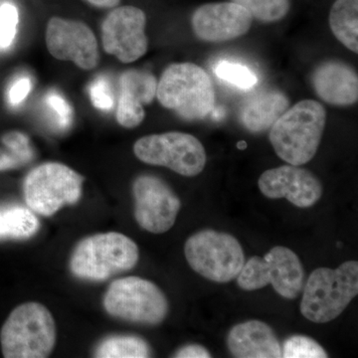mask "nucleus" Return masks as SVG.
<instances>
[{
    "instance_id": "obj_1",
    "label": "nucleus",
    "mask_w": 358,
    "mask_h": 358,
    "mask_svg": "<svg viewBox=\"0 0 358 358\" xmlns=\"http://www.w3.org/2000/svg\"><path fill=\"white\" fill-rule=\"evenodd\" d=\"M327 112L315 100H303L289 108L271 127L270 138L275 154L292 166H303L319 150Z\"/></svg>"
},
{
    "instance_id": "obj_2",
    "label": "nucleus",
    "mask_w": 358,
    "mask_h": 358,
    "mask_svg": "<svg viewBox=\"0 0 358 358\" xmlns=\"http://www.w3.org/2000/svg\"><path fill=\"white\" fill-rule=\"evenodd\" d=\"M157 98L162 107L186 121L205 119L215 106L210 77L193 63L169 65L157 82Z\"/></svg>"
},
{
    "instance_id": "obj_3",
    "label": "nucleus",
    "mask_w": 358,
    "mask_h": 358,
    "mask_svg": "<svg viewBox=\"0 0 358 358\" xmlns=\"http://www.w3.org/2000/svg\"><path fill=\"white\" fill-rule=\"evenodd\" d=\"M140 258L138 245L117 232L100 233L80 241L73 250L70 270L75 277L102 282L136 267Z\"/></svg>"
},
{
    "instance_id": "obj_4",
    "label": "nucleus",
    "mask_w": 358,
    "mask_h": 358,
    "mask_svg": "<svg viewBox=\"0 0 358 358\" xmlns=\"http://www.w3.org/2000/svg\"><path fill=\"white\" fill-rule=\"evenodd\" d=\"M358 294V263L338 268H317L310 275L301 301V313L315 324H326L343 313Z\"/></svg>"
},
{
    "instance_id": "obj_5",
    "label": "nucleus",
    "mask_w": 358,
    "mask_h": 358,
    "mask_svg": "<svg viewBox=\"0 0 358 358\" xmlns=\"http://www.w3.org/2000/svg\"><path fill=\"white\" fill-rule=\"evenodd\" d=\"M55 320L41 303H26L14 308L1 331L0 343L6 358H45L56 345Z\"/></svg>"
},
{
    "instance_id": "obj_6",
    "label": "nucleus",
    "mask_w": 358,
    "mask_h": 358,
    "mask_svg": "<svg viewBox=\"0 0 358 358\" xmlns=\"http://www.w3.org/2000/svg\"><path fill=\"white\" fill-rule=\"evenodd\" d=\"M103 308L115 319L155 326L169 313L166 294L155 284L140 277H124L110 285Z\"/></svg>"
},
{
    "instance_id": "obj_7",
    "label": "nucleus",
    "mask_w": 358,
    "mask_h": 358,
    "mask_svg": "<svg viewBox=\"0 0 358 358\" xmlns=\"http://www.w3.org/2000/svg\"><path fill=\"white\" fill-rule=\"evenodd\" d=\"M185 254L192 270L221 284L236 279L245 264L243 248L236 238L210 229L188 238Z\"/></svg>"
},
{
    "instance_id": "obj_8",
    "label": "nucleus",
    "mask_w": 358,
    "mask_h": 358,
    "mask_svg": "<svg viewBox=\"0 0 358 358\" xmlns=\"http://www.w3.org/2000/svg\"><path fill=\"white\" fill-rule=\"evenodd\" d=\"M83 183V176L71 167L60 162H45L26 176V204L35 213L50 217L65 205L79 201Z\"/></svg>"
},
{
    "instance_id": "obj_9",
    "label": "nucleus",
    "mask_w": 358,
    "mask_h": 358,
    "mask_svg": "<svg viewBox=\"0 0 358 358\" xmlns=\"http://www.w3.org/2000/svg\"><path fill=\"white\" fill-rule=\"evenodd\" d=\"M237 282L244 291H256L271 284L282 298L294 300L303 291L305 270L294 251L277 246L264 258H250L237 275Z\"/></svg>"
},
{
    "instance_id": "obj_10",
    "label": "nucleus",
    "mask_w": 358,
    "mask_h": 358,
    "mask_svg": "<svg viewBox=\"0 0 358 358\" xmlns=\"http://www.w3.org/2000/svg\"><path fill=\"white\" fill-rule=\"evenodd\" d=\"M134 152L145 164L167 167L187 178L199 176L206 164V152L199 138L180 131L143 136L134 143Z\"/></svg>"
},
{
    "instance_id": "obj_11",
    "label": "nucleus",
    "mask_w": 358,
    "mask_h": 358,
    "mask_svg": "<svg viewBox=\"0 0 358 358\" xmlns=\"http://www.w3.org/2000/svg\"><path fill=\"white\" fill-rule=\"evenodd\" d=\"M134 218L143 229L154 234L166 233L176 223L180 199L166 181L143 174L133 183Z\"/></svg>"
},
{
    "instance_id": "obj_12",
    "label": "nucleus",
    "mask_w": 358,
    "mask_h": 358,
    "mask_svg": "<svg viewBox=\"0 0 358 358\" xmlns=\"http://www.w3.org/2000/svg\"><path fill=\"white\" fill-rule=\"evenodd\" d=\"M147 15L134 6L117 7L102 24L103 50L122 63H133L145 55L148 39L145 34Z\"/></svg>"
},
{
    "instance_id": "obj_13",
    "label": "nucleus",
    "mask_w": 358,
    "mask_h": 358,
    "mask_svg": "<svg viewBox=\"0 0 358 358\" xmlns=\"http://www.w3.org/2000/svg\"><path fill=\"white\" fill-rule=\"evenodd\" d=\"M46 46L53 57L71 61L83 70L95 69L100 60L95 34L81 21L51 18L46 28Z\"/></svg>"
},
{
    "instance_id": "obj_14",
    "label": "nucleus",
    "mask_w": 358,
    "mask_h": 358,
    "mask_svg": "<svg viewBox=\"0 0 358 358\" xmlns=\"http://www.w3.org/2000/svg\"><path fill=\"white\" fill-rule=\"evenodd\" d=\"M253 17L235 2L206 3L192 14L193 33L197 38L211 43H222L239 38L251 29Z\"/></svg>"
},
{
    "instance_id": "obj_15",
    "label": "nucleus",
    "mask_w": 358,
    "mask_h": 358,
    "mask_svg": "<svg viewBox=\"0 0 358 358\" xmlns=\"http://www.w3.org/2000/svg\"><path fill=\"white\" fill-rule=\"evenodd\" d=\"M259 189L268 199H287L300 208H308L322 197V185L313 173L298 166L268 169L258 180Z\"/></svg>"
},
{
    "instance_id": "obj_16",
    "label": "nucleus",
    "mask_w": 358,
    "mask_h": 358,
    "mask_svg": "<svg viewBox=\"0 0 358 358\" xmlns=\"http://www.w3.org/2000/svg\"><path fill=\"white\" fill-rule=\"evenodd\" d=\"M120 86L117 121L124 128H136L145 117L143 105L152 103L157 96V79L147 71L131 69L122 73Z\"/></svg>"
},
{
    "instance_id": "obj_17",
    "label": "nucleus",
    "mask_w": 358,
    "mask_h": 358,
    "mask_svg": "<svg viewBox=\"0 0 358 358\" xmlns=\"http://www.w3.org/2000/svg\"><path fill=\"white\" fill-rule=\"evenodd\" d=\"M310 82L315 94L329 105L348 107L358 100V77L350 65L327 60L313 71Z\"/></svg>"
},
{
    "instance_id": "obj_18",
    "label": "nucleus",
    "mask_w": 358,
    "mask_h": 358,
    "mask_svg": "<svg viewBox=\"0 0 358 358\" xmlns=\"http://www.w3.org/2000/svg\"><path fill=\"white\" fill-rule=\"evenodd\" d=\"M227 346L234 357H282V346L274 331L261 320H248L233 327L228 334Z\"/></svg>"
},
{
    "instance_id": "obj_19",
    "label": "nucleus",
    "mask_w": 358,
    "mask_h": 358,
    "mask_svg": "<svg viewBox=\"0 0 358 358\" xmlns=\"http://www.w3.org/2000/svg\"><path fill=\"white\" fill-rule=\"evenodd\" d=\"M289 108L286 94L277 89H266L245 101L239 112L242 126L250 133H264Z\"/></svg>"
},
{
    "instance_id": "obj_20",
    "label": "nucleus",
    "mask_w": 358,
    "mask_h": 358,
    "mask_svg": "<svg viewBox=\"0 0 358 358\" xmlns=\"http://www.w3.org/2000/svg\"><path fill=\"white\" fill-rule=\"evenodd\" d=\"M329 21L336 38L358 53V0H336Z\"/></svg>"
},
{
    "instance_id": "obj_21",
    "label": "nucleus",
    "mask_w": 358,
    "mask_h": 358,
    "mask_svg": "<svg viewBox=\"0 0 358 358\" xmlns=\"http://www.w3.org/2000/svg\"><path fill=\"white\" fill-rule=\"evenodd\" d=\"M150 353V345L140 336L115 334L101 341L94 355L99 358H145Z\"/></svg>"
},
{
    "instance_id": "obj_22",
    "label": "nucleus",
    "mask_w": 358,
    "mask_h": 358,
    "mask_svg": "<svg viewBox=\"0 0 358 358\" xmlns=\"http://www.w3.org/2000/svg\"><path fill=\"white\" fill-rule=\"evenodd\" d=\"M40 223L31 209L21 206L0 209V239H26L36 234Z\"/></svg>"
},
{
    "instance_id": "obj_23",
    "label": "nucleus",
    "mask_w": 358,
    "mask_h": 358,
    "mask_svg": "<svg viewBox=\"0 0 358 358\" xmlns=\"http://www.w3.org/2000/svg\"><path fill=\"white\" fill-rule=\"evenodd\" d=\"M243 6L253 20L264 23L282 20L291 8V0H232Z\"/></svg>"
},
{
    "instance_id": "obj_24",
    "label": "nucleus",
    "mask_w": 358,
    "mask_h": 358,
    "mask_svg": "<svg viewBox=\"0 0 358 358\" xmlns=\"http://www.w3.org/2000/svg\"><path fill=\"white\" fill-rule=\"evenodd\" d=\"M282 357L326 358L327 353L315 339L306 336H293L282 343Z\"/></svg>"
},
{
    "instance_id": "obj_25",
    "label": "nucleus",
    "mask_w": 358,
    "mask_h": 358,
    "mask_svg": "<svg viewBox=\"0 0 358 358\" xmlns=\"http://www.w3.org/2000/svg\"><path fill=\"white\" fill-rule=\"evenodd\" d=\"M216 75L221 80L234 85L238 88L250 89L255 86L258 78L246 66L222 61L215 69Z\"/></svg>"
},
{
    "instance_id": "obj_26",
    "label": "nucleus",
    "mask_w": 358,
    "mask_h": 358,
    "mask_svg": "<svg viewBox=\"0 0 358 358\" xmlns=\"http://www.w3.org/2000/svg\"><path fill=\"white\" fill-rule=\"evenodd\" d=\"M20 13L17 7L11 2L0 4V50H6L15 40Z\"/></svg>"
},
{
    "instance_id": "obj_27",
    "label": "nucleus",
    "mask_w": 358,
    "mask_h": 358,
    "mask_svg": "<svg viewBox=\"0 0 358 358\" xmlns=\"http://www.w3.org/2000/svg\"><path fill=\"white\" fill-rule=\"evenodd\" d=\"M45 102L48 109L51 110L52 115L59 128H69L73 122L74 113L64 96H61L57 92H51L47 95Z\"/></svg>"
},
{
    "instance_id": "obj_28",
    "label": "nucleus",
    "mask_w": 358,
    "mask_h": 358,
    "mask_svg": "<svg viewBox=\"0 0 358 358\" xmlns=\"http://www.w3.org/2000/svg\"><path fill=\"white\" fill-rule=\"evenodd\" d=\"M89 95L91 102L96 109L110 110L115 105L114 96L109 80L101 76L96 78L89 87Z\"/></svg>"
},
{
    "instance_id": "obj_29",
    "label": "nucleus",
    "mask_w": 358,
    "mask_h": 358,
    "mask_svg": "<svg viewBox=\"0 0 358 358\" xmlns=\"http://www.w3.org/2000/svg\"><path fill=\"white\" fill-rule=\"evenodd\" d=\"M32 89V81L29 77L21 76L17 78L13 84L9 86L7 92V100L9 105L17 107L27 98Z\"/></svg>"
},
{
    "instance_id": "obj_30",
    "label": "nucleus",
    "mask_w": 358,
    "mask_h": 358,
    "mask_svg": "<svg viewBox=\"0 0 358 358\" xmlns=\"http://www.w3.org/2000/svg\"><path fill=\"white\" fill-rule=\"evenodd\" d=\"M26 162L15 152L6 148V150L0 148V171H9L24 166Z\"/></svg>"
},
{
    "instance_id": "obj_31",
    "label": "nucleus",
    "mask_w": 358,
    "mask_h": 358,
    "mask_svg": "<svg viewBox=\"0 0 358 358\" xmlns=\"http://www.w3.org/2000/svg\"><path fill=\"white\" fill-rule=\"evenodd\" d=\"M210 357V352L203 346L199 345L183 346L174 355V357L178 358H209Z\"/></svg>"
},
{
    "instance_id": "obj_32",
    "label": "nucleus",
    "mask_w": 358,
    "mask_h": 358,
    "mask_svg": "<svg viewBox=\"0 0 358 358\" xmlns=\"http://www.w3.org/2000/svg\"><path fill=\"white\" fill-rule=\"evenodd\" d=\"M92 6L102 7V8H113L119 6L121 0H87Z\"/></svg>"
},
{
    "instance_id": "obj_33",
    "label": "nucleus",
    "mask_w": 358,
    "mask_h": 358,
    "mask_svg": "<svg viewBox=\"0 0 358 358\" xmlns=\"http://www.w3.org/2000/svg\"><path fill=\"white\" fill-rule=\"evenodd\" d=\"M238 148H239L240 150H243V148H246V143H244V141H241V143H238Z\"/></svg>"
}]
</instances>
